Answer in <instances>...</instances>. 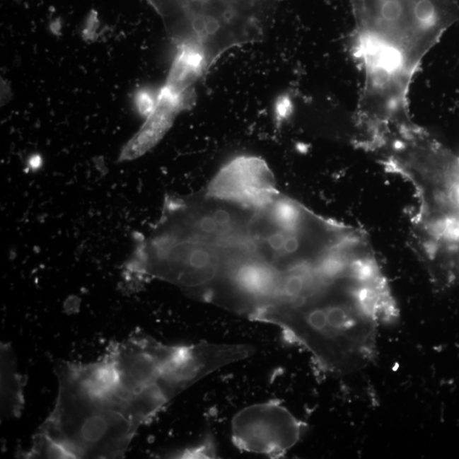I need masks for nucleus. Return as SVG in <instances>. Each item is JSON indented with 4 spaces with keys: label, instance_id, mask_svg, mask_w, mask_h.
<instances>
[{
    "label": "nucleus",
    "instance_id": "1",
    "mask_svg": "<svg viewBox=\"0 0 459 459\" xmlns=\"http://www.w3.org/2000/svg\"><path fill=\"white\" fill-rule=\"evenodd\" d=\"M248 355L244 344H166L134 334L98 361H58L56 404L25 457L124 458L140 429L173 400Z\"/></svg>",
    "mask_w": 459,
    "mask_h": 459
},
{
    "label": "nucleus",
    "instance_id": "2",
    "mask_svg": "<svg viewBox=\"0 0 459 459\" xmlns=\"http://www.w3.org/2000/svg\"><path fill=\"white\" fill-rule=\"evenodd\" d=\"M353 52L364 76L356 124L411 119L412 80L426 54L459 22L458 0H351Z\"/></svg>",
    "mask_w": 459,
    "mask_h": 459
},
{
    "label": "nucleus",
    "instance_id": "3",
    "mask_svg": "<svg viewBox=\"0 0 459 459\" xmlns=\"http://www.w3.org/2000/svg\"><path fill=\"white\" fill-rule=\"evenodd\" d=\"M366 150L409 185L414 248L436 290L459 284V156L414 121L393 126Z\"/></svg>",
    "mask_w": 459,
    "mask_h": 459
},
{
    "label": "nucleus",
    "instance_id": "4",
    "mask_svg": "<svg viewBox=\"0 0 459 459\" xmlns=\"http://www.w3.org/2000/svg\"><path fill=\"white\" fill-rule=\"evenodd\" d=\"M305 425L277 402L252 404L231 421V439L244 452L280 458L301 441Z\"/></svg>",
    "mask_w": 459,
    "mask_h": 459
},
{
    "label": "nucleus",
    "instance_id": "5",
    "mask_svg": "<svg viewBox=\"0 0 459 459\" xmlns=\"http://www.w3.org/2000/svg\"><path fill=\"white\" fill-rule=\"evenodd\" d=\"M204 192L212 199L250 207L267 204L280 193L267 162L255 156H240L226 163Z\"/></svg>",
    "mask_w": 459,
    "mask_h": 459
},
{
    "label": "nucleus",
    "instance_id": "6",
    "mask_svg": "<svg viewBox=\"0 0 459 459\" xmlns=\"http://www.w3.org/2000/svg\"><path fill=\"white\" fill-rule=\"evenodd\" d=\"M180 105L165 91L159 95L153 112L136 136L130 140L121 153V160L140 157L162 138L172 123Z\"/></svg>",
    "mask_w": 459,
    "mask_h": 459
},
{
    "label": "nucleus",
    "instance_id": "7",
    "mask_svg": "<svg viewBox=\"0 0 459 459\" xmlns=\"http://www.w3.org/2000/svg\"><path fill=\"white\" fill-rule=\"evenodd\" d=\"M23 382L11 347H1V408L6 419L16 418L24 405Z\"/></svg>",
    "mask_w": 459,
    "mask_h": 459
},
{
    "label": "nucleus",
    "instance_id": "8",
    "mask_svg": "<svg viewBox=\"0 0 459 459\" xmlns=\"http://www.w3.org/2000/svg\"><path fill=\"white\" fill-rule=\"evenodd\" d=\"M175 458H214L217 456L216 442L212 436H206L197 444L177 453Z\"/></svg>",
    "mask_w": 459,
    "mask_h": 459
},
{
    "label": "nucleus",
    "instance_id": "9",
    "mask_svg": "<svg viewBox=\"0 0 459 459\" xmlns=\"http://www.w3.org/2000/svg\"><path fill=\"white\" fill-rule=\"evenodd\" d=\"M156 103H155L153 98L146 92H140L137 96L139 110L147 117L153 112Z\"/></svg>",
    "mask_w": 459,
    "mask_h": 459
},
{
    "label": "nucleus",
    "instance_id": "10",
    "mask_svg": "<svg viewBox=\"0 0 459 459\" xmlns=\"http://www.w3.org/2000/svg\"><path fill=\"white\" fill-rule=\"evenodd\" d=\"M40 162V159L39 158H35V159H33L31 161V165L37 167L39 166V163Z\"/></svg>",
    "mask_w": 459,
    "mask_h": 459
}]
</instances>
